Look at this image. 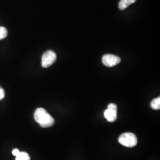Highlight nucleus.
<instances>
[{
  "mask_svg": "<svg viewBox=\"0 0 160 160\" xmlns=\"http://www.w3.org/2000/svg\"><path fill=\"white\" fill-rule=\"evenodd\" d=\"M104 117L110 122H113L117 119V110L108 109L104 111Z\"/></svg>",
  "mask_w": 160,
  "mask_h": 160,
  "instance_id": "5",
  "label": "nucleus"
},
{
  "mask_svg": "<svg viewBox=\"0 0 160 160\" xmlns=\"http://www.w3.org/2000/svg\"><path fill=\"white\" fill-rule=\"evenodd\" d=\"M136 0H120L119 4V7L120 10H123L126 9L128 7L135 3Z\"/></svg>",
  "mask_w": 160,
  "mask_h": 160,
  "instance_id": "6",
  "label": "nucleus"
},
{
  "mask_svg": "<svg viewBox=\"0 0 160 160\" xmlns=\"http://www.w3.org/2000/svg\"><path fill=\"white\" fill-rule=\"evenodd\" d=\"M119 142L126 147H133L137 145L138 139L136 135L132 132H126L119 138Z\"/></svg>",
  "mask_w": 160,
  "mask_h": 160,
  "instance_id": "2",
  "label": "nucleus"
},
{
  "mask_svg": "<svg viewBox=\"0 0 160 160\" xmlns=\"http://www.w3.org/2000/svg\"><path fill=\"white\" fill-rule=\"evenodd\" d=\"M5 97V92L4 90V89L0 87V100H2Z\"/></svg>",
  "mask_w": 160,
  "mask_h": 160,
  "instance_id": "10",
  "label": "nucleus"
},
{
  "mask_svg": "<svg viewBox=\"0 0 160 160\" xmlns=\"http://www.w3.org/2000/svg\"><path fill=\"white\" fill-rule=\"evenodd\" d=\"M20 151L18 149H13L12 150V154L13 155H14V156H17V155H18V154L20 153Z\"/></svg>",
  "mask_w": 160,
  "mask_h": 160,
  "instance_id": "12",
  "label": "nucleus"
},
{
  "mask_svg": "<svg viewBox=\"0 0 160 160\" xmlns=\"http://www.w3.org/2000/svg\"><path fill=\"white\" fill-rule=\"evenodd\" d=\"M57 59V55L55 52L49 50L45 52L42 57V66L43 68H48L51 66Z\"/></svg>",
  "mask_w": 160,
  "mask_h": 160,
  "instance_id": "3",
  "label": "nucleus"
},
{
  "mask_svg": "<svg viewBox=\"0 0 160 160\" xmlns=\"http://www.w3.org/2000/svg\"><path fill=\"white\" fill-rule=\"evenodd\" d=\"M35 120L43 128H48L53 126L55 123V120L51 115L45 109L39 108L36 109L34 112Z\"/></svg>",
  "mask_w": 160,
  "mask_h": 160,
  "instance_id": "1",
  "label": "nucleus"
},
{
  "mask_svg": "<svg viewBox=\"0 0 160 160\" xmlns=\"http://www.w3.org/2000/svg\"><path fill=\"white\" fill-rule=\"evenodd\" d=\"M15 160H30L29 155L26 152H20L17 155Z\"/></svg>",
  "mask_w": 160,
  "mask_h": 160,
  "instance_id": "8",
  "label": "nucleus"
},
{
  "mask_svg": "<svg viewBox=\"0 0 160 160\" xmlns=\"http://www.w3.org/2000/svg\"><path fill=\"white\" fill-rule=\"evenodd\" d=\"M8 34V31L6 28L0 26V40L5 39Z\"/></svg>",
  "mask_w": 160,
  "mask_h": 160,
  "instance_id": "9",
  "label": "nucleus"
},
{
  "mask_svg": "<svg viewBox=\"0 0 160 160\" xmlns=\"http://www.w3.org/2000/svg\"><path fill=\"white\" fill-rule=\"evenodd\" d=\"M151 107L152 109L154 110L160 109V97H157L152 100L151 103Z\"/></svg>",
  "mask_w": 160,
  "mask_h": 160,
  "instance_id": "7",
  "label": "nucleus"
},
{
  "mask_svg": "<svg viewBox=\"0 0 160 160\" xmlns=\"http://www.w3.org/2000/svg\"><path fill=\"white\" fill-rule=\"evenodd\" d=\"M121 61L120 58L114 55L107 54L102 58L103 64L107 67H112L119 63Z\"/></svg>",
  "mask_w": 160,
  "mask_h": 160,
  "instance_id": "4",
  "label": "nucleus"
},
{
  "mask_svg": "<svg viewBox=\"0 0 160 160\" xmlns=\"http://www.w3.org/2000/svg\"><path fill=\"white\" fill-rule=\"evenodd\" d=\"M108 109H112L114 110H118L117 106L114 103H110L108 105Z\"/></svg>",
  "mask_w": 160,
  "mask_h": 160,
  "instance_id": "11",
  "label": "nucleus"
}]
</instances>
